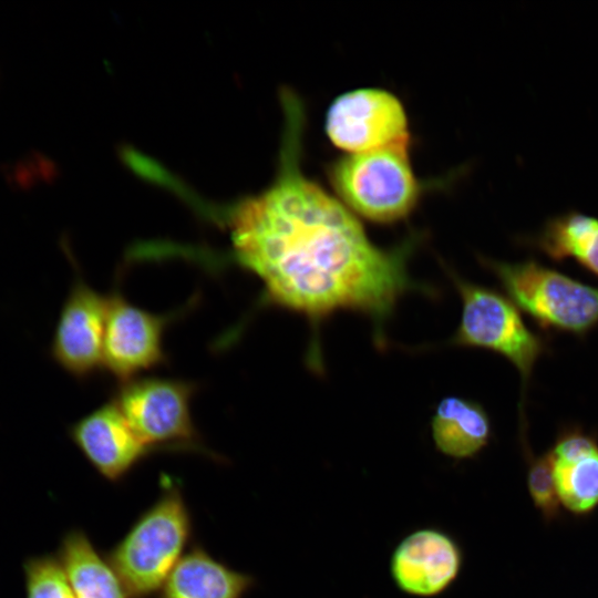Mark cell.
I'll list each match as a JSON object with an SVG mask.
<instances>
[{"instance_id": "8", "label": "cell", "mask_w": 598, "mask_h": 598, "mask_svg": "<svg viewBox=\"0 0 598 598\" xmlns=\"http://www.w3.org/2000/svg\"><path fill=\"white\" fill-rule=\"evenodd\" d=\"M326 134L346 154L411 146L409 120L402 102L388 90L347 91L331 102Z\"/></svg>"}, {"instance_id": "5", "label": "cell", "mask_w": 598, "mask_h": 598, "mask_svg": "<svg viewBox=\"0 0 598 598\" xmlns=\"http://www.w3.org/2000/svg\"><path fill=\"white\" fill-rule=\"evenodd\" d=\"M480 261L542 329L584 337L598 326V287L535 259L508 262L480 257Z\"/></svg>"}, {"instance_id": "14", "label": "cell", "mask_w": 598, "mask_h": 598, "mask_svg": "<svg viewBox=\"0 0 598 598\" xmlns=\"http://www.w3.org/2000/svg\"><path fill=\"white\" fill-rule=\"evenodd\" d=\"M56 557L75 598H130L105 556L82 529L73 528L63 535Z\"/></svg>"}, {"instance_id": "18", "label": "cell", "mask_w": 598, "mask_h": 598, "mask_svg": "<svg viewBox=\"0 0 598 598\" xmlns=\"http://www.w3.org/2000/svg\"><path fill=\"white\" fill-rule=\"evenodd\" d=\"M522 444L527 460V488L530 498L544 520L549 523L559 516L561 507L556 492L550 456L548 451L535 455L527 440H523Z\"/></svg>"}, {"instance_id": "1", "label": "cell", "mask_w": 598, "mask_h": 598, "mask_svg": "<svg viewBox=\"0 0 598 598\" xmlns=\"http://www.w3.org/2000/svg\"><path fill=\"white\" fill-rule=\"evenodd\" d=\"M282 99L278 172L226 214L229 258L262 285L260 307L299 313L316 328L337 311H355L371 320L377 344L384 346L385 322L399 300L413 290L429 292L408 271L422 237L377 246L360 218L303 173L305 106L290 91Z\"/></svg>"}, {"instance_id": "4", "label": "cell", "mask_w": 598, "mask_h": 598, "mask_svg": "<svg viewBox=\"0 0 598 598\" xmlns=\"http://www.w3.org/2000/svg\"><path fill=\"white\" fill-rule=\"evenodd\" d=\"M446 272L462 303L460 322L450 343L493 351L516 368L522 383L519 420L524 427V393L548 344L528 328L522 311L505 293L468 281L450 269Z\"/></svg>"}, {"instance_id": "12", "label": "cell", "mask_w": 598, "mask_h": 598, "mask_svg": "<svg viewBox=\"0 0 598 598\" xmlns=\"http://www.w3.org/2000/svg\"><path fill=\"white\" fill-rule=\"evenodd\" d=\"M255 578L213 557L199 544L183 555L162 586L158 598H244Z\"/></svg>"}, {"instance_id": "17", "label": "cell", "mask_w": 598, "mask_h": 598, "mask_svg": "<svg viewBox=\"0 0 598 598\" xmlns=\"http://www.w3.org/2000/svg\"><path fill=\"white\" fill-rule=\"evenodd\" d=\"M22 570L25 598H75L56 555L28 557Z\"/></svg>"}, {"instance_id": "2", "label": "cell", "mask_w": 598, "mask_h": 598, "mask_svg": "<svg viewBox=\"0 0 598 598\" xmlns=\"http://www.w3.org/2000/svg\"><path fill=\"white\" fill-rule=\"evenodd\" d=\"M192 536L193 519L181 487L164 483L156 501L104 556L130 598H153Z\"/></svg>"}, {"instance_id": "10", "label": "cell", "mask_w": 598, "mask_h": 598, "mask_svg": "<svg viewBox=\"0 0 598 598\" xmlns=\"http://www.w3.org/2000/svg\"><path fill=\"white\" fill-rule=\"evenodd\" d=\"M68 435L87 463L111 483L123 481L154 454L112 399L72 423Z\"/></svg>"}, {"instance_id": "15", "label": "cell", "mask_w": 598, "mask_h": 598, "mask_svg": "<svg viewBox=\"0 0 598 598\" xmlns=\"http://www.w3.org/2000/svg\"><path fill=\"white\" fill-rule=\"evenodd\" d=\"M525 241L553 261L575 260L598 277V218L577 210L549 217Z\"/></svg>"}, {"instance_id": "13", "label": "cell", "mask_w": 598, "mask_h": 598, "mask_svg": "<svg viewBox=\"0 0 598 598\" xmlns=\"http://www.w3.org/2000/svg\"><path fill=\"white\" fill-rule=\"evenodd\" d=\"M436 448L453 458H471L489 442L492 422L478 402L457 395L443 398L431 420Z\"/></svg>"}, {"instance_id": "3", "label": "cell", "mask_w": 598, "mask_h": 598, "mask_svg": "<svg viewBox=\"0 0 598 598\" xmlns=\"http://www.w3.org/2000/svg\"><path fill=\"white\" fill-rule=\"evenodd\" d=\"M410 146L344 154L330 163L328 179L357 217L389 225L408 218L425 189L410 161Z\"/></svg>"}, {"instance_id": "6", "label": "cell", "mask_w": 598, "mask_h": 598, "mask_svg": "<svg viewBox=\"0 0 598 598\" xmlns=\"http://www.w3.org/2000/svg\"><path fill=\"white\" fill-rule=\"evenodd\" d=\"M197 390L198 384L188 380L142 375L118 383L111 399L154 453L189 452L219 461L204 444L193 420Z\"/></svg>"}, {"instance_id": "11", "label": "cell", "mask_w": 598, "mask_h": 598, "mask_svg": "<svg viewBox=\"0 0 598 598\" xmlns=\"http://www.w3.org/2000/svg\"><path fill=\"white\" fill-rule=\"evenodd\" d=\"M462 553L447 534L419 529L396 546L391 558V575L405 594L432 597L443 592L457 577Z\"/></svg>"}, {"instance_id": "7", "label": "cell", "mask_w": 598, "mask_h": 598, "mask_svg": "<svg viewBox=\"0 0 598 598\" xmlns=\"http://www.w3.org/2000/svg\"><path fill=\"white\" fill-rule=\"evenodd\" d=\"M196 302L155 313L127 300L116 285L107 295L103 368L121 383L166 364L165 331Z\"/></svg>"}, {"instance_id": "16", "label": "cell", "mask_w": 598, "mask_h": 598, "mask_svg": "<svg viewBox=\"0 0 598 598\" xmlns=\"http://www.w3.org/2000/svg\"><path fill=\"white\" fill-rule=\"evenodd\" d=\"M551 461L560 506L584 516L598 507V448L565 461Z\"/></svg>"}, {"instance_id": "9", "label": "cell", "mask_w": 598, "mask_h": 598, "mask_svg": "<svg viewBox=\"0 0 598 598\" xmlns=\"http://www.w3.org/2000/svg\"><path fill=\"white\" fill-rule=\"evenodd\" d=\"M107 295L78 271L60 309L50 342L52 361L78 381L100 372L104 362Z\"/></svg>"}]
</instances>
